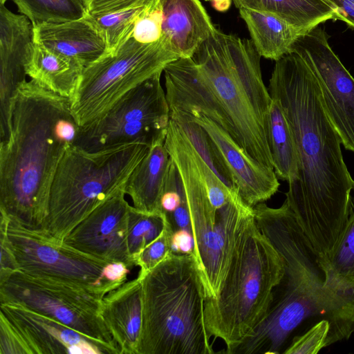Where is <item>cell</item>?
I'll use <instances>...</instances> for the list:
<instances>
[{
  "label": "cell",
  "instance_id": "obj_1",
  "mask_svg": "<svg viewBox=\"0 0 354 354\" xmlns=\"http://www.w3.org/2000/svg\"><path fill=\"white\" fill-rule=\"evenodd\" d=\"M268 91L286 116L297 151L286 201L327 271L354 212V179L318 80L300 55L292 52L276 61Z\"/></svg>",
  "mask_w": 354,
  "mask_h": 354
},
{
  "label": "cell",
  "instance_id": "obj_2",
  "mask_svg": "<svg viewBox=\"0 0 354 354\" xmlns=\"http://www.w3.org/2000/svg\"><path fill=\"white\" fill-rule=\"evenodd\" d=\"M255 222L281 256L284 274L264 321L232 354H279L289 337L311 317L330 323L326 346L354 334V293L331 288L316 252L285 200L278 208L253 207Z\"/></svg>",
  "mask_w": 354,
  "mask_h": 354
},
{
  "label": "cell",
  "instance_id": "obj_3",
  "mask_svg": "<svg viewBox=\"0 0 354 354\" xmlns=\"http://www.w3.org/2000/svg\"><path fill=\"white\" fill-rule=\"evenodd\" d=\"M80 127L69 98L31 79L20 85L9 138L0 144V212L42 227L55 173Z\"/></svg>",
  "mask_w": 354,
  "mask_h": 354
},
{
  "label": "cell",
  "instance_id": "obj_4",
  "mask_svg": "<svg viewBox=\"0 0 354 354\" xmlns=\"http://www.w3.org/2000/svg\"><path fill=\"white\" fill-rule=\"evenodd\" d=\"M142 280V322L138 354H212L205 295L193 254L170 253Z\"/></svg>",
  "mask_w": 354,
  "mask_h": 354
},
{
  "label": "cell",
  "instance_id": "obj_5",
  "mask_svg": "<svg viewBox=\"0 0 354 354\" xmlns=\"http://www.w3.org/2000/svg\"><path fill=\"white\" fill-rule=\"evenodd\" d=\"M251 39L219 30L192 57L209 82L231 122L233 139L252 160L273 169L269 147L272 97Z\"/></svg>",
  "mask_w": 354,
  "mask_h": 354
},
{
  "label": "cell",
  "instance_id": "obj_6",
  "mask_svg": "<svg viewBox=\"0 0 354 354\" xmlns=\"http://www.w3.org/2000/svg\"><path fill=\"white\" fill-rule=\"evenodd\" d=\"M165 145L184 185L194 243V255L205 298L214 299L224 285L248 223L254 216L253 207L243 202L239 193L233 194L221 209L213 207L193 158L192 145L171 119Z\"/></svg>",
  "mask_w": 354,
  "mask_h": 354
},
{
  "label": "cell",
  "instance_id": "obj_7",
  "mask_svg": "<svg viewBox=\"0 0 354 354\" xmlns=\"http://www.w3.org/2000/svg\"><path fill=\"white\" fill-rule=\"evenodd\" d=\"M283 274L281 256L259 230L254 216L220 293L205 301L207 330L211 337L224 342V353L232 354L264 321Z\"/></svg>",
  "mask_w": 354,
  "mask_h": 354
},
{
  "label": "cell",
  "instance_id": "obj_8",
  "mask_svg": "<svg viewBox=\"0 0 354 354\" xmlns=\"http://www.w3.org/2000/svg\"><path fill=\"white\" fill-rule=\"evenodd\" d=\"M149 149L142 143L97 151L69 146L55 173L48 215L41 229L63 241L94 209L124 187Z\"/></svg>",
  "mask_w": 354,
  "mask_h": 354
},
{
  "label": "cell",
  "instance_id": "obj_9",
  "mask_svg": "<svg viewBox=\"0 0 354 354\" xmlns=\"http://www.w3.org/2000/svg\"><path fill=\"white\" fill-rule=\"evenodd\" d=\"M178 58L162 38L142 44L131 37L117 50L84 68L70 99L76 122L84 127L97 120L128 91Z\"/></svg>",
  "mask_w": 354,
  "mask_h": 354
},
{
  "label": "cell",
  "instance_id": "obj_10",
  "mask_svg": "<svg viewBox=\"0 0 354 354\" xmlns=\"http://www.w3.org/2000/svg\"><path fill=\"white\" fill-rule=\"evenodd\" d=\"M105 295L88 287L20 270L0 279V302L22 304L106 346L113 354H120L102 315Z\"/></svg>",
  "mask_w": 354,
  "mask_h": 354
},
{
  "label": "cell",
  "instance_id": "obj_11",
  "mask_svg": "<svg viewBox=\"0 0 354 354\" xmlns=\"http://www.w3.org/2000/svg\"><path fill=\"white\" fill-rule=\"evenodd\" d=\"M162 73L131 89L97 120L80 127L74 145L97 151L129 143L150 147L165 140L170 109L160 83Z\"/></svg>",
  "mask_w": 354,
  "mask_h": 354
},
{
  "label": "cell",
  "instance_id": "obj_12",
  "mask_svg": "<svg viewBox=\"0 0 354 354\" xmlns=\"http://www.w3.org/2000/svg\"><path fill=\"white\" fill-rule=\"evenodd\" d=\"M0 213V228L6 232L19 270L76 283L104 295L120 286L106 277L109 262L83 253L41 229L28 228Z\"/></svg>",
  "mask_w": 354,
  "mask_h": 354
},
{
  "label": "cell",
  "instance_id": "obj_13",
  "mask_svg": "<svg viewBox=\"0 0 354 354\" xmlns=\"http://www.w3.org/2000/svg\"><path fill=\"white\" fill-rule=\"evenodd\" d=\"M113 354L106 346L22 304L0 302V354Z\"/></svg>",
  "mask_w": 354,
  "mask_h": 354
},
{
  "label": "cell",
  "instance_id": "obj_14",
  "mask_svg": "<svg viewBox=\"0 0 354 354\" xmlns=\"http://www.w3.org/2000/svg\"><path fill=\"white\" fill-rule=\"evenodd\" d=\"M328 38L317 26L299 35L292 52L300 55L314 73L342 145L354 153V77L332 50Z\"/></svg>",
  "mask_w": 354,
  "mask_h": 354
},
{
  "label": "cell",
  "instance_id": "obj_15",
  "mask_svg": "<svg viewBox=\"0 0 354 354\" xmlns=\"http://www.w3.org/2000/svg\"><path fill=\"white\" fill-rule=\"evenodd\" d=\"M125 195L124 187L118 190L80 221L63 241L98 259L134 266L127 244L131 205Z\"/></svg>",
  "mask_w": 354,
  "mask_h": 354
},
{
  "label": "cell",
  "instance_id": "obj_16",
  "mask_svg": "<svg viewBox=\"0 0 354 354\" xmlns=\"http://www.w3.org/2000/svg\"><path fill=\"white\" fill-rule=\"evenodd\" d=\"M34 44L33 26L23 15L0 5V140L10 135L11 117L26 65Z\"/></svg>",
  "mask_w": 354,
  "mask_h": 354
},
{
  "label": "cell",
  "instance_id": "obj_17",
  "mask_svg": "<svg viewBox=\"0 0 354 354\" xmlns=\"http://www.w3.org/2000/svg\"><path fill=\"white\" fill-rule=\"evenodd\" d=\"M185 114L207 133L245 204L254 207L278 191L280 184L274 169L251 159L232 136L211 119L201 114Z\"/></svg>",
  "mask_w": 354,
  "mask_h": 354
},
{
  "label": "cell",
  "instance_id": "obj_18",
  "mask_svg": "<svg viewBox=\"0 0 354 354\" xmlns=\"http://www.w3.org/2000/svg\"><path fill=\"white\" fill-rule=\"evenodd\" d=\"M163 72L170 111L203 115L233 138L229 118L209 82L192 57H178L169 63Z\"/></svg>",
  "mask_w": 354,
  "mask_h": 354
},
{
  "label": "cell",
  "instance_id": "obj_19",
  "mask_svg": "<svg viewBox=\"0 0 354 354\" xmlns=\"http://www.w3.org/2000/svg\"><path fill=\"white\" fill-rule=\"evenodd\" d=\"M34 41L75 59L84 68L107 55L106 41L88 14L80 19L33 27Z\"/></svg>",
  "mask_w": 354,
  "mask_h": 354
},
{
  "label": "cell",
  "instance_id": "obj_20",
  "mask_svg": "<svg viewBox=\"0 0 354 354\" xmlns=\"http://www.w3.org/2000/svg\"><path fill=\"white\" fill-rule=\"evenodd\" d=\"M162 37L178 57H192L216 31L199 0H160Z\"/></svg>",
  "mask_w": 354,
  "mask_h": 354
},
{
  "label": "cell",
  "instance_id": "obj_21",
  "mask_svg": "<svg viewBox=\"0 0 354 354\" xmlns=\"http://www.w3.org/2000/svg\"><path fill=\"white\" fill-rule=\"evenodd\" d=\"M102 315L120 354H138L142 322V280L138 275L104 297Z\"/></svg>",
  "mask_w": 354,
  "mask_h": 354
},
{
  "label": "cell",
  "instance_id": "obj_22",
  "mask_svg": "<svg viewBox=\"0 0 354 354\" xmlns=\"http://www.w3.org/2000/svg\"><path fill=\"white\" fill-rule=\"evenodd\" d=\"M171 160L165 140L149 147L124 186L135 209L147 214H161L160 201Z\"/></svg>",
  "mask_w": 354,
  "mask_h": 354
},
{
  "label": "cell",
  "instance_id": "obj_23",
  "mask_svg": "<svg viewBox=\"0 0 354 354\" xmlns=\"http://www.w3.org/2000/svg\"><path fill=\"white\" fill-rule=\"evenodd\" d=\"M84 68L75 59L35 41L26 65L27 76L31 80L69 99L77 88Z\"/></svg>",
  "mask_w": 354,
  "mask_h": 354
},
{
  "label": "cell",
  "instance_id": "obj_24",
  "mask_svg": "<svg viewBox=\"0 0 354 354\" xmlns=\"http://www.w3.org/2000/svg\"><path fill=\"white\" fill-rule=\"evenodd\" d=\"M239 14L261 57L276 62L292 53L301 34L291 25L268 12L241 8Z\"/></svg>",
  "mask_w": 354,
  "mask_h": 354
},
{
  "label": "cell",
  "instance_id": "obj_25",
  "mask_svg": "<svg viewBox=\"0 0 354 354\" xmlns=\"http://www.w3.org/2000/svg\"><path fill=\"white\" fill-rule=\"evenodd\" d=\"M245 8L272 13L305 34L328 20L338 19L335 9L323 0H232Z\"/></svg>",
  "mask_w": 354,
  "mask_h": 354
},
{
  "label": "cell",
  "instance_id": "obj_26",
  "mask_svg": "<svg viewBox=\"0 0 354 354\" xmlns=\"http://www.w3.org/2000/svg\"><path fill=\"white\" fill-rule=\"evenodd\" d=\"M269 147L277 178L290 181L297 171L295 145L286 116L273 98L270 109Z\"/></svg>",
  "mask_w": 354,
  "mask_h": 354
},
{
  "label": "cell",
  "instance_id": "obj_27",
  "mask_svg": "<svg viewBox=\"0 0 354 354\" xmlns=\"http://www.w3.org/2000/svg\"><path fill=\"white\" fill-rule=\"evenodd\" d=\"M170 118L180 126L198 155L230 192H239L216 147L205 130L197 122L180 111H170Z\"/></svg>",
  "mask_w": 354,
  "mask_h": 354
},
{
  "label": "cell",
  "instance_id": "obj_28",
  "mask_svg": "<svg viewBox=\"0 0 354 354\" xmlns=\"http://www.w3.org/2000/svg\"><path fill=\"white\" fill-rule=\"evenodd\" d=\"M33 27L80 19L88 12L83 0H11Z\"/></svg>",
  "mask_w": 354,
  "mask_h": 354
},
{
  "label": "cell",
  "instance_id": "obj_29",
  "mask_svg": "<svg viewBox=\"0 0 354 354\" xmlns=\"http://www.w3.org/2000/svg\"><path fill=\"white\" fill-rule=\"evenodd\" d=\"M328 277L334 290L354 293V212L330 259Z\"/></svg>",
  "mask_w": 354,
  "mask_h": 354
},
{
  "label": "cell",
  "instance_id": "obj_30",
  "mask_svg": "<svg viewBox=\"0 0 354 354\" xmlns=\"http://www.w3.org/2000/svg\"><path fill=\"white\" fill-rule=\"evenodd\" d=\"M148 4L101 15L88 13L103 34L109 53L117 50L132 37L136 23Z\"/></svg>",
  "mask_w": 354,
  "mask_h": 354
},
{
  "label": "cell",
  "instance_id": "obj_31",
  "mask_svg": "<svg viewBox=\"0 0 354 354\" xmlns=\"http://www.w3.org/2000/svg\"><path fill=\"white\" fill-rule=\"evenodd\" d=\"M129 252L134 264L138 254L162 233L165 220L162 214H147L131 205L127 223Z\"/></svg>",
  "mask_w": 354,
  "mask_h": 354
},
{
  "label": "cell",
  "instance_id": "obj_32",
  "mask_svg": "<svg viewBox=\"0 0 354 354\" xmlns=\"http://www.w3.org/2000/svg\"><path fill=\"white\" fill-rule=\"evenodd\" d=\"M165 226L162 233L147 245L136 257L135 266L140 267L139 273L144 274L156 267L171 253L173 229L165 214Z\"/></svg>",
  "mask_w": 354,
  "mask_h": 354
},
{
  "label": "cell",
  "instance_id": "obj_33",
  "mask_svg": "<svg viewBox=\"0 0 354 354\" xmlns=\"http://www.w3.org/2000/svg\"><path fill=\"white\" fill-rule=\"evenodd\" d=\"M162 12L160 0L149 3L137 20L132 37L138 42L151 44L162 37Z\"/></svg>",
  "mask_w": 354,
  "mask_h": 354
},
{
  "label": "cell",
  "instance_id": "obj_34",
  "mask_svg": "<svg viewBox=\"0 0 354 354\" xmlns=\"http://www.w3.org/2000/svg\"><path fill=\"white\" fill-rule=\"evenodd\" d=\"M329 331V322L325 319H320L308 331L295 337L283 353L316 354L326 347Z\"/></svg>",
  "mask_w": 354,
  "mask_h": 354
},
{
  "label": "cell",
  "instance_id": "obj_35",
  "mask_svg": "<svg viewBox=\"0 0 354 354\" xmlns=\"http://www.w3.org/2000/svg\"><path fill=\"white\" fill-rule=\"evenodd\" d=\"M153 0H83L88 13L101 15L142 6Z\"/></svg>",
  "mask_w": 354,
  "mask_h": 354
},
{
  "label": "cell",
  "instance_id": "obj_36",
  "mask_svg": "<svg viewBox=\"0 0 354 354\" xmlns=\"http://www.w3.org/2000/svg\"><path fill=\"white\" fill-rule=\"evenodd\" d=\"M0 279L19 270L15 257L10 249L6 232L0 228Z\"/></svg>",
  "mask_w": 354,
  "mask_h": 354
},
{
  "label": "cell",
  "instance_id": "obj_37",
  "mask_svg": "<svg viewBox=\"0 0 354 354\" xmlns=\"http://www.w3.org/2000/svg\"><path fill=\"white\" fill-rule=\"evenodd\" d=\"M194 243L191 232L186 230L173 231L171 252L176 254H193Z\"/></svg>",
  "mask_w": 354,
  "mask_h": 354
},
{
  "label": "cell",
  "instance_id": "obj_38",
  "mask_svg": "<svg viewBox=\"0 0 354 354\" xmlns=\"http://www.w3.org/2000/svg\"><path fill=\"white\" fill-rule=\"evenodd\" d=\"M335 9L338 19L354 29V0H323Z\"/></svg>",
  "mask_w": 354,
  "mask_h": 354
},
{
  "label": "cell",
  "instance_id": "obj_39",
  "mask_svg": "<svg viewBox=\"0 0 354 354\" xmlns=\"http://www.w3.org/2000/svg\"><path fill=\"white\" fill-rule=\"evenodd\" d=\"M232 0H210L213 8L218 12L227 11L231 6Z\"/></svg>",
  "mask_w": 354,
  "mask_h": 354
},
{
  "label": "cell",
  "instance_id": "obj_40",
  "mask_svg": "<svg viewBox=\"0 0 354 354\" xmlns=\"http://www.w3.org/2000/svg\"><path fill=\"white\" fill-rule=\"evenodd\" d=\"M8 0H0V3L1 4H5V3Z\"/></svg>",
  "mask_w": 354,
  "mask_h": 354
},
{
  "label": "cell",
  "instance_id": "obj_41",
  "mask_svg": "<svg viewBox=\"0 0 354 354\" xmlns=\"http://www.w3.org/2000/svg\"><path fill=\"white\" fill-rule=\"evenodd\" d=\"M206 1H210V0H206Z\"/></svg>",
  "mask_w": 354,
  "mask_h": 354
}]
</instances>
